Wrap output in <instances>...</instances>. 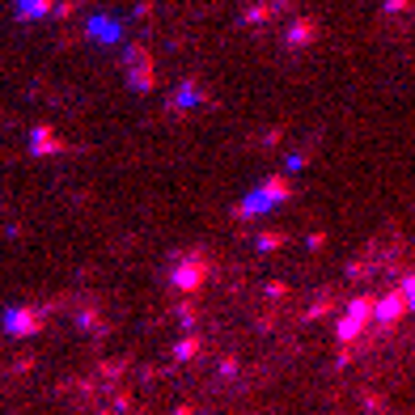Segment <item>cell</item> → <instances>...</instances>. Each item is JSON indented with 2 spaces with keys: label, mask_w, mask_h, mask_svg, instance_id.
Returning a JSON list of instances; mask_svg holds the SVG:
<instances>
[{
  "label": "cell",
  "mask_w": 415,
  "mask_h": 415,
  "mask_svg": "<svg viewBox=\"0 0 415 415\" xmlns=\"http://www.w3.org/2000/svg\"><path fill=\"white\" fill-rule=\"evenodd\" d=\"M204 276H208V263H200V259H187V263H182V272L174 276V284H178L182 292H195V288L204 284Z\"/></svg>",
  "instance_id": "1"
},
{
  "label": "cell",
  "mask_w": 415,
  "mask_h": 415,
  "mask_svg": "<svg viewBox=\"0 0 415 415\" xmlns=\"http://www.w3.org/2000/svg\"><path fill=\"white\" fill-rule=\"evenodd\" d=\"M403 301H407V292H394V297H386V301L377 305V313H381V322H394V318H399V313L407 309Z\"/></svg>",
  "instance_id": "2"
},
{
  "label": "cell",
  "mask_w": 415,
  "mask_h": 415,
  "mask_svg": "<svg viewBox=\"0 0 415 415\" xmlns=\"http://www.w3.org/2000/svg\"><path fill=\"white\" fill-rule=\"evenodd\" d=\"M195 348H200V339H195V335H191V339H187V344L178 348V360H187V356H195Z\"/></svg>",
  "instance_id": "3"
},
{
  "label": "cell",
  "mask_w": 415,
  "mask_h": 415,
  "mask_svg": "<svg viewBox=\"0 0 415 415\" xmlns=\"http://www.w3.org/2000/svg\"><path fill=\"white\" fill-rule=\"evenodd\" d=\"M280 241H284V237H280V233H263V237H259V246H263V250H267V246H280Z\"/></svg>",
  "instance_id": "4"
}]
</instances>
